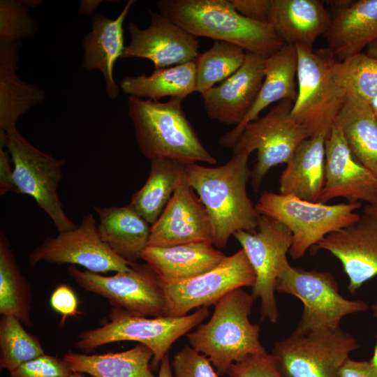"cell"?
<instances>
[{"mask_svg":"<svg viewBox=\"0 0 377 377\" xmlns=\"http://www.w3.org/2000/svg\"><path fill=\"white\" fill-rule=\"evenodd\" d=\"M250 153H234L226 164L216 168L197 163L186 165L188 183L199 195L208 214L212 244L222 249L238 230L254 232L260 214L246 192L251 177L248 165Z\"/></svg>","mask_w":377,"mask_h":377,"instance_id":"6da1fadb","label":"cell"},{"mask_svg":"<svg viewBox=\"0 0 377 377\" xmlns=\"http://www.w3.org/2000/svg\"><path fill=\"white\" fill-rule=\"evenodd\" d=\"M161 13L194 37H207L242 47L265 58L284 42L267 22L241 15L230 0H160Z\"/></svg>","mask_w":377,"mask_h":377,"instance_id":"7a4b0ae2","label":"cell"},{"mask_svg":"<svg viewBox=\"0 0 377 377\" xmlns=\"http://www.w3.org/2000/svg\"><path fill=\"white\" fill-rule=\"evenodd\" d=\"M182 101L177 97L165 102L128 97V114L141 154L149 160L163 157L186 165L216 163L186 118Z\"/></svg>","mask_w":377,"mask_h":377,"instance_id":"3957f363","label":"cell"},{"mask_svg":"<svg viewBox=\"0 0 377 377\" xmlns=\"http://www.w3.org/2000/svg\"><path fill=\"white\" fill-rule=\"evenodd\" d=\"M254 301L242 288L232 290L214 304L206 323L186 334L191 346L209 358L219 376L227 374L235 362L267 353L259 339V325L249 320Z\"/></svg>","mask_w":377,"mask_h":377,"instance_id":"277c9868","label":"cell"},{"mask_svg":"<svg viewBox=\"0 0 377 377\" xmlns=\"http://www.w3.org/2000/svg\"><path fill=\"white\" fill-rule=\"evenodd\" d=\"M297 53V95L292 117L311 137L330 133L348 91L338 73L339 61L327 48L295 45Z\"/></svg>","mask_w":377,"mask_h":377,"instance_id":"5b68a950","label":"cell"},{"mask_svg":"<svg viewBox=\"0 0 377 377\" xmlns=\"http://www.w3.org/2000/svg\"><path fill=\"white\" fill-rule=\"evenodd\" d=\"M208 316L209 309L206 306L184 316L153 318L133 314L120 307H112L109 313L110 320L101 327L82 332L75 345L77 348L89 352L112 342L138 341L153 353L151 369L156 371L173 343L200 325Z\"/></svg>","mask_w":377,"mask_h":377,"instance_id":"8992f818","label":"cell"},{"mask_svg":"<svg viewBox=\"0 0 377 377\" xmlns=\"http://www.w3.org/2000/svg\"><path fill=\"white\" fill-rule=\"evenodd\" d=\"M361 202L327 205L267 191L261 193L256 209L284 224L292 232L289 251L293 259L304 256L327 235L357 222Z\"/></svg>","mask_w":377,"mask_h":377,"instance_id":"52a82bcc","label":"cell"},{"mask_svg":"<svg viewBox=\"0 0 377 377\" xmlns=\"http://www.w3.org/2000/svg\"><path fill=\"white\" fill-rule=\"evenodd\" d=\"M276 291L300 299L304 309L293 334L331 333L341 329L346 316L367 311L362 300H350L339 293L338 283L328 272L305 270L289 265L276 281Z\"/></svg>","mask_w":377,"mask_h":377,"instance_id":"ba28073f","label":"cell"},{"mask_svg":"<svg viewBox=\"0 0 377 377\" xmlns=\"http://www.w3.org/2000/svg\"><path fill=\"white\" fill-rule=\"evenodd\" d=\"M0 145L6 147L14 165L13 178L19 194L31 196L49 216L59 232L75 228L66 214L58 188L64 158H56L29 142L17 128L0 130Z\"/></svg>","mask_w":377,"mask_h":377,"instance_id":"9c48e42d","label":"cell"},{"mask_svg":"<svg viewBox=\"0 0 377 377\" xmlns=\"http://www.w3.org/2000/svg\"><path fill=\"white\" fill-rule=\"evenodd\" d=\"M241 244L256 274L251 295L260 300L261 320L276 323L280 314L275 297L277 280L290 265L293 235L280 221L260 214L254 232L238 230L233 234Z\"/></svg>","mask_w":377,"mask_h":377,"instance_id":"30bf717a","label":"cell"},{"mask_svg":"<svg viewBox=\"0 0 377 377\" xmlns=\"http://www.w3.org/2000/svg\"><path fill=\"white\" fill-rule=\"evenodd\" d=\"M293 105L288 100L279 101L265 116L247 124L232 147L234 153L257 151L250 177L255 191L272 168L286 164L300 144L311 137L292 117Z\"/></svg>","mask_w":377,"mask_h":377,"instance_id":"8fae6325","label":"cell"},{"mask_svg":"<svg viewBox=\"0 0 377 377\" xmlns=\"http://www.w3.org/2000/svg\"><path fill=\"white\" fill-rule=\"evenodd\" d=\"M68 275L87 291L105 298L112 307H120L142 316H166V300L159 276L147 263H133L127 271L103 276L71 265Z\"/></svg>","mask_w":377,"mask_h":377,"instance_id":"7c38bea8","label":"cell"},{"mask_svg":"<svg viewBox=\"0 0 377 377\" xmlns=\"http://www.w3.org/2000/svg\"><path fill=\"white\" fill-rule=\"evenodd\" d=\"M358 339L341 329L331 333L295 335L274 343L272 354L284 377H339Z\"/></svg>","mask_w":377,"mask_h":377,"instance_id":"4fadbf2b","label":"cell"},{"mask_svg":"<svg viewBox=\"0 0 377 377\" xmlns=\"http://www.w3.org/2000/svg\"><path fill=\"white\" fill-rule=\"evenodd\" d=\"M161 281L166 300V316L181 317L195 308L215 304L232 290L252 287L256 274L242 249L200 275L177 281Z\"/></svg>","mask_w":377,"mask_h":377,"instance_id":"5bb4252c","label":"cell"},{"mask_svg":"<svg viewBox=\"0 0 377 377\" xmlns=\"http://www.w3.org/2000/svg\"><path fill=\"white\" fill-rule=\"evenodd\" d=\"M28 261L32 268L40 262L72 264L98 274L127 271L131 265L102 240L91 213L75 228L47 237L32 250Z\"/></svg>","mask_w":377,"mask_h":377,"instance_id":"9a60e30c","label":"cell"},{"mask_svg":"<svg viewBox=\"0 0 377 377\" xmlns=\"http://www.w3.org/2000/svg\"><path fill=\"white\" fill-rule=\"evenodd\" d=\"M151 17L147 28L141 29L128 22L130 42L121 58L150 60L154 69L171 67L196 59L199 41L184 29L162 15L149 10Z\"/></svg>","mask_w":377,"mask_h":377,"instance_id":"2e32d148","label":"cell"},{"mask_svg":"<svg viewBox=\"0 0 377 377\" xmlns=\"http://www.w3.org/2000/svg\"><path fill=\"white\" fill-rule=\"evenodd\" d=\"M198 242L212 244V227L206 209L184 172L162 214L151 226L148 246L166 247Z\"/></svg>","mask_w":377,"mask_h":377,"instance_id":"e0dca14e","label":"cell"},{"mask_svg":"<svg viewBox=\"0 0 377 377\" xmlns=\"http://www.w3.org/2000/svg\"><path fill=\"white\" fill-rule=\"evenodd\" d=\"M343 198L348 202H377V177L353 155L339 128L325 140V181L320 202Z\"/></svg>","mask_w":377,"mask_h":377,"instance_id":"ac0fdd59","label":"cell"},{"mask_svg":"<svg viewBox=\"0 0 377 377\" xmlns=\"http://www.w3.org/2000/svg\"><path fill=\"white\" fill-rule=\"evenodd\" d=\"M314 247L339 260L351 294L377 276V222L364 214L357 222L327 235Z\"/></svg>","mask_w":377,"mask_h":377,"instance_id":"d6986e66","label":"cell"},{"mask_svg":"<svg viewBox=\"0 0 377 377\" xmlns=\"http://www.w3.org/2000/svg\"><path fill=\"white\" fill-rule=\"evenodd\" d=\"M265 57L246 52L244 62L231 76L202 96L207 116L228 125H239L253 105L264 80Z\"/></svg>","mask_w":377,"mask_h":377,"instance_id":"ffe728a7","label":"cell"},{"mask_svg":"<svg viewBox=\"0 0 377 377\" xmlns=\"http://www.w3.org/2000/svg\"><path fill=\"white\" fill-rule=\"evenodd\" d=\"M264 80L258 95L244 121L219 139L221 145L233 147L244 127L258 119L270 104L288 100L295 102L297 95V53L295 45L285 44L265 58Z\"/></svg>","mask_w":377,"mask_h":377,"instance_id":"44dd1931","label":"cell"},{"mask_svg":"<svg viewBox=\"0 0 377 377\" xmlns=\"http://www.w3.org/2000/svg\"><path fill=\"white\" fill-rule=\"evenodd\" d=\"M134 0H129L114 19L101 13H95L91 18V30L83 40L82 68L88 71L99 70L105 79L108 96L115 99L119 94V85L114 79L116 61L121 58L124 50V20Z\"/></svg>","mask_w":377,"mask_h":377,"instance_id":"7402d4cb","label":"cell"},{"mask_svg":"<svg viewBox=\"0 0 377 377\" xmlns=\"http://www.w3.org/2000/svg\"><path fill=\"white\" fill-rule=\"evenodd\" d=\"M325 36L340 61L361 53L377 39V0L348 1L337 8Z\"/></svg>","mask_w":377,"mask_h":377,"instance_id":"603a6c76","label":"cell"},{"mask_svg":"<svg viewBox=\"0 0 377 377\" xmlns=\"http://www.w3.org/2000/svg\"><path fill=\"white\" fill-rule=\"evenodd\" d=\"M332 17L318 0H272L268 23L285 44H300L313 49L325 34Z\"/></svg>","mask_w":377,"mask_h":377,"instance_id":"cb8c5ba5","label":"cell"},{"mask_svg":"<svg viewBox=\"0 0 377 377\" xmlns=\"http://www.w3.org/2000/svg\"><path fill=\"white\" fill-rule=\"evenodd\" d=\"M226 257L212 244L206 242L166 247L147 246L142 255V259L165 282L200 275L219 265Z\"/></svg>","mask_w":377,"mask_h":377,"instance_id":"d4e9b609","label":"cell"},{"mask_svg":"<svg viewBox=\"0 0 377 377\" xmlns=\"http://www.w3.org/2000/svg\"><path fill=\"white\" fill-rule=\"evenodd\" d=\"M325 135L304 140L279 178V193L318 202L325 181Z\"/></svg>","mask_w":377,"mask_h":377,"instance_id":"484cf974","label":"cell"},{"mask_svg":"<svg viewBox=\"0 0 377 377\" xmlns=\"http://www.w3.org/2000/svg\"><path fill=\"white\" fill-rule=\"evenodd\" d=\"M20 42L0 40V128L14 130L18 118L43 101L45 91L17 74Z\"/></svg>","mask_w":377,"mask_h":377,"instance_id":"4316f807","label":"cell"},{"mask_svg":"<svg viewBox=\"0 0 377 377\" xmlns=\"http://www.w3.org/2000/svg\"><path fill=\"white\" fill-rule=\"evenodd\" d=\"M94 209L99 216L100 236L112 251L129 263L142 259L148 246L149 224L130 205Z\"/></svg>","mask_w":377,"mask_h":377,"instance_id":"83f0119b","label":"cell"},{"mask_svg":"<svg viewBox=\"0 0 377 377\" xmlns=\"http://www.w3.org/2000/svg\"><path fill=\"white\" fill-rule=\"evenodd\" d=\"M334 125L341 129L356 160L377 177V117L371 105L349 92Z\"/></svg>","mask_w":377,"mask_h":377,"instance_id":"f1b7e54d","label":"cell"},{"mask_svg":"<svg viewBox=\"0 0 377 377\" xmlns=\"http://www.w3.org/2000/svg\"><path fill=\"white\" fill-rule=\"evenodd\" d=\"M153 353L139 343L121 352L87 355L68 351L64 361L73 372L94 377H155L151 372Z\"/></svg>","mask_w":377,"mask_h":377,"instance_id":"f546056e","label":"cell"},{"mask_svg":"<svg viewBox=\"0 0 377 377\" xmlns=\"http://www.w3.org/2000/svg\"><path fill=\"white\" fill-rule=\"evenodd\" d=\"M119 85L128 96L155 101L170 96L184 100L195 92V59L180 65L154 69L149 75L142 73L125 77L119 82Z\"/></svg>","mask_w":377,"mask_h":377,"instance_id":"4dcf8cb0","label":"cell"},{"mask_svg":"<svg viewBox=\"0 0 377 377\" xmlns=\"http://www.w3.org/2000/svg\"><path fill=\"white\" fill-rule=\"evenodd\" d=\"M150 162L148 178L133 195L129 205L152 226L171 199L186 164L163 157L154 158Z\"/></svg>","mask_w":377,"mask_h":377,"instance_id":"1f68e13d","label":"cell"},{"mask_svg":"<svg viewBox=\"0 0 377 377\" xmlns=\"http://www.w3.org/2000/svg\"><path fill=\"white\" fill-rule=\"evenodd\" d=\"M31 287L22 274L6 235L0 233V314L12 316L27 327L31 320Z\"/></svg>","mask_w":377,"mask_h":377,"instance_id":"d6a6232c","label":"cell"},{"mask_svg":"<svg viewBox=\"0 0 377 377\" xmlns=\"http://www.w3.org/2000/svg\"><path fill=\"white\" fill-rule=\"evenodd\" d=\"M246 54L235 44L214 40L212 47L199 54L195 59V92L202 95L234 74L244 62Z\"/></svg>","mask_w":377,"mask_h":377,"instance_id":"836d02e7","label":"cell"},{"mask_svg":"<svg viewBox=\"0 0 377 377\" xmlns=\"http://www.w3.org/2000/svg\"><path fill=\"white\" fill-rule=\"evenodd\" d=\"M22 325L12 316L0 318V368L9 373L45 354L39 339Z\"/></svg>","mask_w":377,"mask_h":377,"instance_id":"e575fe53","label":"cell"},{"mask_svg":"<svg viewBox=\"0 0 377 377\" xmlns=\"http://www.w3.org/2000/svg\"><path fill=\"white\" fill-rule=\"evenodd\" d=\"M338 73L348 92L355 93L368 103L377 97V60L367 53L339 61Z\"/></svg>","mask_w":377,"mask_h":377,"instance_id":"d590c367","label":"cell"},{"mask_svg":"<svg viewBox=\"0 0 377 377\" xmlns=\"http://www.w3.org/2000/svg\"><path fill=\"white\" fill-rule=\"evenodd\" d=\"M42 3L41 1H0V40L20 42L33 37L38 31L36 20L30 8Z\"/></svg>","mask_w":377,"mask_h":377,"instance_id":"8d00e7d4","label":"cell"},{"mask_svg":"<svg viewBox=\"0 0 377 377\" xmlns=\"http://www.w3.org/2000/svg\"><path fill=\"white\" fill-rule=\"evenodd\" d=\"M174 377H219L205 355L186 346L174 356L171 364Z\"/></svg>","mask_w":377,"mask_h":377,"instance_id":"74e56055","label":"cell"},{"mask_svg":"<svg viewBox=\"0 0 377 377\" xmlns=\"http://www.w3.org/2000/svg\"><path fill=\"white\" fill-rule=\"evenodd\" d=\"M72 373L63 358L45 354L22 364L8 377H71Z\"/></svg>","mask_w":377,"mask_h":377,"instance_id":"f35d334b","label":"cell"},{"mask_svg":"<svg viewBox=\"0 0 377 377\" xmlns=\"http://www.w3.org/2000/svg\"><path fill=\"white\" fill-rule=\"evenodd\" d=\"M229 377H284L272 353L251 355L230 367Z\"/></svg>","mask_w":377,"mask_h":377,"instance_id":"ab89813d","label":"cell"},{"mask_svg":"<svg viewBox=\"0 0 377 377\" xmlns=\"http://www.w3.org/2000/svg\"><path fill=\"white\" fill-rule=\"evenodd\" d=\"M52 309L62 316L64 323L68 317L76 316L79 313L78 302L73 290L66 285L59 286L50 297Z\"/></svg>","mask_w":377,"mask_h":377,"instance_id":"60d3db41","label":"cell"},{"mask_svg":"<svg viewBox=\"0 0 377 377\" xmlns=\"http://www.w3.org/2000/svg\"><path fill=\"white\" fill-rule=\"evenodd\" d=\"M230 1L243 16L252 20L268 23L272 0H230Z\"/></svg>","mask_w":377,"mask_h":377,"instance_id":"b9f144b4","label":"cell"},{"mask_svg":"<svg viewBox=\"0 0 377 377\" xmlns=\"http://www.w3.org/2000/svg\"><path fill=\"white\" fill-rule=\"evenodd\" d=\"M339 377H377V371L370 361L348 358L342 364Z\"/></svg>","mask_w":377,"mask_h":377,"instance_id":"7bdbcfd3","label":"cell"},{"mask_svg":"<svg viewBox=\"0 0 377 377\" xmlns=\"http://www.w3.org/2000/svg\"><path fill=\"white\" fill-rule=\"evenodd\" d=\"M3 147L0 145V195H3L8 191L19 194L13 178V172L9 165L8 155Z\"/></svg>","mask_w":377,"mask_h":377,"instance_id":"ee69618b","label":"cell"},{"mask_svg":"<svg viewBox=\"0 0 377 377\" xmlns=\"http://www.w3.org/2000/svg\"><path fill=\"white\" fill-rule=\"evenodd\" d=\"M102 1H81L79 7L80 14L91 15ZM94 15V14H93Z\"/></svg>","mask_w":377,"mask_h":377,"instance_id":"f6af8a7d","label":"cell"},{"mask_svg":"<svg viewBox=\"0 0 377 377\" xmlns=\"http://www.w3.org/2000/svg\"><path fill=\"white\" fill-rule=\"evenodd\" d=\"M158 377H174L168 353L161 362Z\"/></svg>","mask_w":377,"mask_h":377,"instance_id":"bcb514c9","label":"cell"},{"mask_svg":"<svg viewBox=\"0 0 377 377\" xmlns=\"http://www.w3.org/2000/svg\"><path fill=\"white\" fill-rule=\"evenodd\" d=\"M363 214L377 222V202L367 204L363 209Z\"/></svg>","mask_w":377,"mask_h":377,"instance_id":"7dc6e473","label":"cell"},{"mask_svg":"<svg viewBox=\"0 0 377 377\" xmlns=\"http://www.w3.org/2000/svg\"><path fill=\"white\" fill-rule=\"evenodd\" d=\"M367 54L377 60V39L367 46Z\"/></svg>","mask_w":377,"mask_h":377,"instance_id":"c3c4849f","label":"cell"},{"mask_svg":"<svg viewBox=\"0 0 377 377\" xmlns=\"http://www.w3.org/2000/svg\"><path fill=\"white\" fill-rule=\"evenodd\" d=\"M369 361L377 371V334H376V345L374 350L373 356Z\"/></svg>","mask_w":377,"mask_h":377,"instance_id":"681fc988","label":"cell"},{"mask_svg":"<svg viewBox=\"0 0 377 377\" xmlns=\"http://www.w3.org/2000/svg\"><path fill=\"white\" fill-rule=\"evenodd\" d=\"M377 117V97L369 103Z\"/></svg>","mask_w":377,"mask_h":377,"instance_id":"f907efd6","label":"cell"},{"mask_svg":"<svg viewBox=\"0 0 377 377\" xmlns=\"http://www.w3.org/2000/svg\"><path fill=\"white\" fill-rule=\"evenodd\" d=\"M371 309L373 311V316L377 318V300L371 306Z\"/></svg>","mask_w":377,"mask_h":377,"instance_id":"816d5d0a","label":"cell"},{"mask_svg":"<svg viewBox=\"0 0 377 377\" xmlns=\"http://www.w3.org/2000/svg\"><path fill=\"white\" fill-rule=\"evenodd\" d=\"M71 377H94L91 376H86L84 374L78 372H73Z\"/></svg>","mask_w":377,"mask_h":377,"instance_id":"f5cc1de1","label":"cell"}]
</instances>
